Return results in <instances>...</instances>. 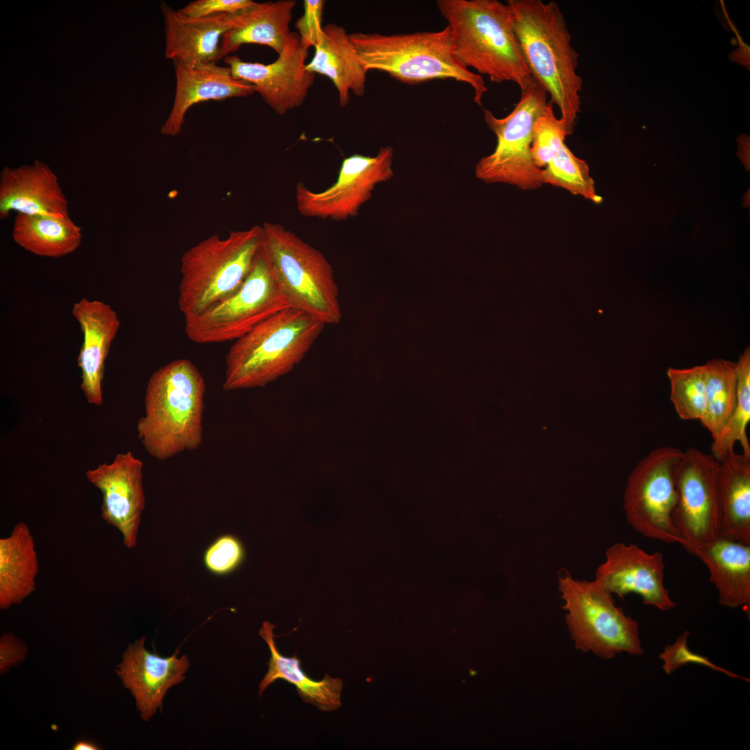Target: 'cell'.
Segmentation results:
<instances>
[{
  "label": "cell",
  "instance_id": "7402d4cb",
  "mask_svg": "<svg viewBox=\"0 0 750 750\" xmlns=\"http://www.w3.org/2000/svg\"><path fill=\"white\" fill-rule=\"evenodd\" d=\"M296 3L294 0L255 2L233 13L232 26L222 37L217 62L245 44L266 45L279 54L291 33L290 24Z\"/></svg>",
  "mask_w": 750,
  "mask_h": 750
},
{
  "label": "cell",
  "instance_id": "cb8c5ba5",
  "mask_svg": "<svg viewBox=\"0 0 750 750\" xmlns=\"http://www.w3.org/2000/svg\"><path fill=\"white\" fill-rule=\"evenodd\" d=\"M314 48V56L306 68L332 81L341 107L348 104L351 92L359 97L365 94L367 72L344 27L334 23L324 26L322 34Z\"/></svg>",
  "mask_w": 750,
  "mask_h": 750
},
{
  "label": "cell",
  "instance_id": "83f0119b",
  "mask_svg": "<svg viewBox=\"0 0 750 750\" xmlns=\"http://www.w3.org/2000/svg\"><path fill=\"white\" fill-rule=\"evenodd\" d=\"M12 237L16 244L33 254L60 258L79 247L83 233L81 227L70 217L17 213L12 224Z\"/></svg>",
  "mask_w": 750,
  "mask_h": 750
},
{
  "label": "cell",
  "instance_id": "5b68a950",
  "mask_svg": "<svg viewBox=\"0 0 750 750\" xmlns=\"http://www.w3.org/2000/svg\"><path fill=\"white\" fill-rule=\"evenodd\" d=\"M349 35L366 72H384L407 84L453 79L470 85L474 92V101L482 105L488 91L485 83L481 75L470 71L456 56L447 25L438 31Z\"/></svg>",
  "mask_w": 750,
  "mask_h": 750
},
{
  "label": "cell",
  "instance_id": "9a60e30c",
  "mask_svg": "<svg viewBox=\"0 0 750 750\" xmlns=\"http://www.w3.org/2000/svg\"><path fill=\"white\" fill-rule=\"evenodd\" d=\"M142 462L131 451L117 454L110 463L86 472L88 481L102 494L101 517L122 535L124 545L133 549L144 508Z\"/></svg>",
  "mask_w": 750,
  "mask_h": 750
},
{
  "label": "cell",
  "instance_id": "8d00e7d4",
  "mask_svg": "<svg viewBox=\"0 0 750 750\" xmlns=\"http://www.w3.org/2000/svg\"><path fill=\"white\" fill-rule=\"evenodd\" d=\"M254 3L252 0H196L177 10L187 17H203L220 13H236Z\"/></svg>",
  "mask_w": 750,
  "mask_h": 750
},
{
  "label": "cell",
  "instance_id": "5bb4252c",
  "mask_svg": "<svg viewBox=\"0 0 750 750\" xmlns=\"http://www.w3.org/2000/svg\"><path fill=\"white\" fill-rule=\"evenodd\" d=\"M308 51L297 32H291L282 51L272 62L242 60L238 56L224 58L231 74L252 85L264 101L283 115L304 103L315 78L306 68Z\"/></svg>",
  "mask_w": 750,
  "mask_h": 750
},
{
  "label": "cell",
  "instance_id": "ba28073f",
  "mask_svg": "<svg viewBox=\"0 0 750 750\" xmlns=\"http://www.w3.org/2000/svg\"><path fill=\"white\" fill-rule=\"evenodd\" d=\"M558 588L566 622L578 649L603 659L622 652L632 656L644 653L638 622L617 606L612 594L594 580L581 581L565 573L558 578Z\"/></svg>",
  "mask_w": 750,
  "mask_h": 750
},
{
  "label": "cell",
  "instance_id": "2e32d148",
  "mask_svg": "<svg viewBox=\"0 0 750 750\" xmlns=\"http://www.w3.org/2000/svg\"><path fill=\"white\" fill-rule=\"evenodd\" d=\"M664 569L661 553H649L636 544L617 542L606 550L594 581L612 594L623 598L635 593L644 604L666 611L676 603L664 585Z\"/></svg>",
  "mask_w": 750,
  "mask_h": 750
},
{
  "label": "cell",
  "instance_id": "52a82bcc",
  "mask_svg": "<svg viewBox=\"0 0 750 750\" xmlns=\"http://www.w3.org/2000/svg\"><path fill=\"white\" fill-rule=\"evenodd\" d=\"M262 228L265 247L290 306L325 325L339 323V288L323 253L279 224L267 222Z\"/></svg>",
  "mask_w": 750,
  "mask_h": 750
},
{
  "label": "cell",
  "instance_id": "d6986e66",
  "mask_svg": "<svg viewBox=\"0 0 750 750\" xmlns=\"http://www.w3.org/2000/svg\"><path fill=\"white\" fill-rule=\"evenodd\" d=\"M72 315L83 335L77 358L80 387L89 403L101 406L105 361L120 321L110 305L97 299H81L74 304Z\"/></svg>",
  "mask_w": 750,
  "mask_h": 750
},
{
  "label": "cell",
  "instance_id": "836d02e7",
  "mask_svg": "<svg viewBox=\"0 0 750 750\" xmlns=\"http://www.w3.org/2000/svg\"><path fill=\"white\" fill-rule=\"evenodd\" d=\"M690 635L689 631H685L674 644L665 646L663 651L660 653L659 658L663 662L662 669L666 674L670 675L681 667L693 663L722 672L731 678L749 681L747 678L714 664L707 657L692 651L688 647Z\"/></svg>",
  "mask_w": 750,
  "mask_h": 750
},
{
  "label": "cell",
  "instance_id": "d590c367",
  "mask_svg": "<svg viewBox=\"0 0 750 750\" xmlns=\"http://www.w3.org/2000/svg\"><path fill=\"white\" fill-rule=\"evenodd\" d=\"M323 0H305L303 15L296 22V28L303 47L308 50L318 42L322 32Z\"/></svg>",
  "mask_w": 750,
  "mask_h": 750
},
{
  "label": "cell",
  "instance_id": "44dd1931",
  "mask_svg": "<svg viewBox=\"0 0 750 750\" xmlns=\"http://www.w3.org/2000/svg\"><path fill=\"white\" fill-rule=\"evenodd\" d=\"M160 9L167 58L190 68L217 63L221 39L232 26L233 14L190 17L165 2L161 3Z\"/></svg>",
  "mask_w": 750,
  "mask_h": 750
},
{
  "label": "cell",
  "instance_id": "4fadbf2b",
  "mask_svg": "<svg viewBox=\"0 0 750 750\" xmlns=\"http://www.w3.org/2000/svg\"><path fill=\"white\" fill-rule=\"evenodd\" d=\"M719 467L711 454L690 448L676 470L674 519L683 540L682 547L692 555L719 535Z\"/></svg>",
  "mask_w": 750,
  "mask_h": 750
},
{
  "label": "cell",
  "instance_id": "3957f363",
  "mask_svg": "<svg viewBox=\"0 0 750 750\" xmlns=\"http://www.w3.org/2000/svg\"><path fill=\"white\" fill-rule=\"evenodd\" d=\"M206 386L196 366L178 359L158 368L149 379L144 415L137 424L147 453L165 460L201 444Z\"/></svg>",
  "mask_w": 750,
  "mask_h": 750
},
{
  "label": "cell",
  "instance_id": "d4e9b609",
  "mask_svg": "<svg viewBox=\"0 0 750 750\" xmlns=\"http://www.w3.org/2000/svg\"><path fill=\"white\" fill-rule=\"evenodd\" d=\"M275 625L265 621L259 630L260 636L267 644L270 658L268 671L259 684L258 695L261 697L265 690L278 679L294 685L302 701L315 706L322 711H333L341 706V692L344 682L339 678L326 674L320 681L310 678L301 667L299 658L294 655L288 657L278 650L274 640Z\"/></svg>",
  "mask_w": 750,
  "mask_h": 750
},
{
  "label": "cell",
  "instance_id": "8992f818",
  "mask_svg": "<svg viewBox=\"0 0 750 750\" xmlns=\"http://www.w3.org/2000/svg\"><path fill=\"white\" fill-rule=\"evenodd\" d=\"M265 241L262 226L211 235L181 259L178 307L184 317L197 315L235 293L249 274Z\"/></svg>",
  "mask_w": 750,
  "mask_h": 750
},
{
  "label": "cell",
  "instance_id": "7a4b0ae2",
  "mask_svg": "<svg viewBox=\"0 0 750 750\" xmlns=\"http://www.w3.org/2000/svg\"><path fill=\"white\" fill-rule=\"evenodd\" d=\"M455 53L468 69L492 82L516 83L522 92L535 83L523 56L507 3L497 0H438Z\"/></svg>",
  "mask_w": 750,
  "mask_h": 750
},
{
  "label": "cell",
  "instance_id": "1f68e13d",
  "mask_svg": "<svg viewBox=\"0 0 750 750\" xmlns=\"http://www.w3.org/2000/svg\"><path fill=\"white\" fill-rule=\"evenodd\" d=\"M667 375L670 384L669 398L679 417L701 421L706 405L703 365L684 369L669 367Z\"/></svg>",
  "mask_w": 750,
  "mask_h": 750
},
{
  "label": "cell",
  "instance_id": "4316f807",
  "mask_svg": "<svg viewBox=\"0 0 750 750\" xmlns=\"http://www.w3.org/2000/svg\"><path fill=\"white\" fill-rule=\"evenodd\" d=\"M38 562L35 542L24 522L0 539V608L20 603L35 590Z\"/></svg>",
  "mask_w": 750,
  "mask_h": 750
},
{
  "label": "cell",
  "instance_id": "4dcf8cb0",
  "mask_svg": "<svg viewBox=\"0 0 750 750\" xmlns=\"http://www.w3.org/2000/svg\"><path fill=\"white\" fill-rule=\"evenodd\" d=\"M542 178L544 184L563 188L595 203L603 201L596 192L588 163L576 157L565 144L542 169Z\"/></svg>",
  "mask_w": 750,
  "mask_h": 750
},
{
  "label": "cell",
  "instance_id": "6da1fadb",
  "mask_svg": "<svg viewBox=\"0 0 750 750\" xmlns=\"http://www.w3.org/2000/svg\"><path fill=\"white\" fill-rule=\"evenodd\" d=\"M523 56L542 86L574 131L581 111L582 79L576 73L578 53L563 13L554 1L508 0Z\"/></svg>",
  "mask_w": 750,
  "mask_h": 750
},
{
  "label": "cell",
  "instance_id": "277c9868",
  "mask_svg": "<svg viewBox=\"0 0 750 750\" xmlns=\"http://www.w3.org/2000/svg\"><path fill=\"white\" fill-rule=\"evenodd\" d=\"M324 326L292 307L262 321L229 348L224 390L265 387L288 374L305 357Z\"/></svg>",
  "mask_w": 750,
  "mask_h": 750
},
{
  "label": "cell",
  "instance_id": "f546056e",
  "mask_svg": "<svg viewBox=\"0 0 750 750\" xmlns=\"http://www.w3.org/2000/svg\"><path fill=\"white\" fill-rule=\"evenodd\" d=\"M737 403L729 420L720 433L713 439L711 455L720 461L735 451L739 442L742 454L750 458V444L747 429L750 421V349L748 346L736 362Z\"/></svg>",
  "mask_w": 750,
  "mask_h": 750
},
{
  "label": "cell",
  "instance_id": "8fae6325",
  "mask_svg": "<svg viewBox=\"0 0 750 750\" xmlns=\"http://www.w3.org/2000/svg\"><path fill=\"white\" fill-rule=\"evenodd\" d=\"M683 451L672 447L652 450L635 467L624 494L631 527L647 538L683 546L674 513L677 502L676 470Z\"/></svg>",
  "mask_w": 750,
  "mask_h": 750
},
{
  "label": "cell",
  "instance_id": "9c48e42d",
  "mask_svg": "<svg viewBox=\"0 0 750 750\" xmlns=\"http://www.w3.org/2000/svg\"><path fill=\"white\" fill-rule=\"evenodd\" d=\"M289 307L264 244L240 288L200 313L185 317V333L199 344L236 340Z\"/></svg>",
  "mask_w": 750,
  "mask_h": 750
},
{
  "label": "cell",
  "instance_id": "74e56055",
  "mask_svg": "<svg viewBox=\"0 0 750 750\" xmlns=\"http://www.w3.org/2000/svg\"><path fill=\"white\" fill-rule=\"evenodd\" d=\"M28 647L14 635L6 633L0 638V672L3 675L26 658Z\"/></svg>",
  "mask_w": 750,
  "mask_h": 750
},
{
  "label": "cell",
  "instance_id": "30bf717a",
  "mask_svg": "<svg viewBox=\"0 0 750 750\" xmlns=\"http://www.w3.org/2000/svg\"><path fill=\"white\" fill-rule=\"evenodd\" d=\"M547 92L536 81L522 92L514 109L499 118L483 109L484 120L497 137L494 151L481 158L476 165V177L488 183H502L523 190L540 188L542 169L533 162L531 153L533 126L536 118L547 106Z\"/></svg>",
  "mask_w": 750,
  "mask_h": 750
},
{
  "label": "cell",
  "instance_id": "603a6c76",
  "mask_svg": "<svg viewBox=\"0 0 750 750\" xmlns=\"http://www.w3.org/2000/svg\"><path fill=\"white\" fill-rule=\"evenodd\" d=\"M693 555L707 567L710 581L715 586L719 604L750 608V544L719 535L697 548Z\"/></svg>",
  "mask_w": 750,
  "mask_h": 750
},
{
  "label": "cell",
  "instance_id": "ffe728a7",
  "mask_svg": "<svg viewBox=\"0 0 750 750\" xmlns=\"http://www.w3.org/2000/svg\"><path fill=\"white\" fill-rule=\"evenodd\" d=\"M176 90L172 110L160 128L166 136H176L188 110L208 100L244 97L256 92L254 87L235 77L230 68L216 63L190 68L174 62Z\"/></svg>",
  "mask_w": 750,
  "mask_h": 750
},
{
  "label": "cell",
  "instance_id": "ac0fdd59",
  "mask_svg": "<svg viewBox=\"0 0 750 750\" xmlns=\"http://www.w3.org/2000/svg\"><path fill=\"white\" fill-rule=\"evenodd\" d=\"M69 206L54 172L44 162L5 167L0 173V219L12 211L31 215L67 217Z\"/></svg>",
  "mask_w": 750,
  "mask_h": 750
},
{
  "label": "cell",
  "instance_id": "f1b7e54d",
  "mask_svg": "<svg viewBox=\"0 0 750 750\" xmlns=\"http://www.w3.org/2000/svg\"><path fill=\"white\" fill-rule=\"evenodd\" d=\"M706 410L700 421L715 439L729 420L737 403L736 362L715 358L703 365Z\"/></svg>",
  "mask_w": 750,
  "mask_h": 750
},
{
  "label": "cell",
  "instance_id": "7c38bea8",
  "mask_svg": "<svg viewBox=\"0 0 750 750\" xmlns=\"http://www.w3.org/2000/svg\"><path fill=\"white\" fill-rule=\"evenodd\" d=\"M394 150L382 147L374 156L353 154L345 158L337 181L322 192H313L303 183L296 187L299 213L306 217L345 221L358 215L372 197L375 186L391 179Z\"/></svg>",
  "mask_w": 750,
  "mask_h": 750
},
{
  "label": "cell",
  "instance_id": "e575fe53",
  "mask_svg": "<svg viewBox=\"0 0 750 750\" xmlns=\"http://www.w3.org/2000/svg\"><path fill=\"white\" fill-rule=\"evenodd\" d=\"M244 550L234 536L224 535L217 538L206 551L204 563L207 569L216 574H226L242 562Z\"/></svg>",
  "mask_w": 750,
  "mask_h": 750
},
{
  "label": "cell",
  "instance_id": "e0dca14e",
  "mask_svg": "<svg viewBox=\"0 0 750 750\" xmlns=\"http://www.w3.org/2000/svg\"><path fill=\"white\" fill-rule=\"evenodd\" d=\"M144 641L142 636L129 644L115 670L135 698L141 718L147 722L162 709L168 690L185 680L190 662L185 654L178 657V649L169 657L149 652Z\"/></svg>",
  "mask_w": 750,
  "mask_h": 750
},
{
  "label": "cell",
  "instance_id": "d6a6232c",
  "mask_svg": "<svg viewBox=\"0 0 750 750\" xmlns=\"http://www.w3.org/2000/svg\"><path fill=\"white\" fill-rule=\"evenodd\" d=\"M553 106L549 101L533 126L531 153L534 164L540 169L546 167L565 144V138L574 131L564 119L557 118Z\"/></svg>",
  "mask_w": 750,
  "mask_h": 750
},
{
  "label": "cell",
  "instance_id": "484cf974",
  "mask_svg": "<svg viewBox=\"0 0 750 750\" xmlns=\"http://www.w3.org/2000/svg\"><path fill=\"white\" fill-rule=\"evenodd\" d=\"M719 462V535L750 544V458L733 451Z\"/></svg>",
  "mask_w": 750,
  "mask_h": 750
},
{
  "label": "cell",
  "instance_id": "f35d334b",
  "mask_svg": "<svg viewBox=\"0 0 750 750\" xmlns=\"http://www.w3.org/2000/svg\"><path fill=\"white\" fill-rule=\"evenodd\" d=\"M99 749L94 742L84 740L76 742L72 748L73 750H97Z\"/></svg>",
  "mask_w": 750,
  "mask_h": 750
}]
</instances>
